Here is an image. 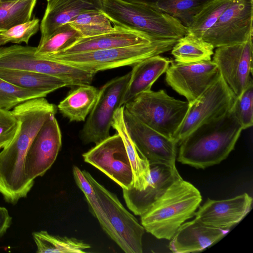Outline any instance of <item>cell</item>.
<instances>
[{
  "label": "cell",
  "mask_w": 253,
  "mask_h": 253,
  "mask_svg": "<svg viewBox=\"0 0 253 253\" xmlns=\"http://www.w3.org/2000/svg\"><path fill=\"white\" fill-rule=\"evenodd\" d=\"M57 107L44 97L32 99L11 111L18 120V130L0 151V194L8 203L16 204L27 197L34 181L27 176L24 161L28 149L44 124L57 112Z\"/></svg>",
  "instance_id": "6da1fadb"
},
{
  "label": "cell",
  "mask_w": 253,
  "mask_h": 253,
  "mask_svg": "<svg viewBox=\"0 0 253 253\" xmlns=\"http://www.w3.org/2000/svg\"><path fill=\"white\" fill-rule=\"evenodd\" d=\"M242 130L232 109L201 125L181 141L177 160L197 169L218 164L234 149Z\"/></svg>",
  "instance_id": "7a4b0ae2"
},
{
  "label": "cell",
  "mask_w": 253,
  "mask_h": 253,
  "mask_svg": "<svg viewBox=\"0 0 253 253\" xmlns=\"http://www.w3.org/2000/svg\"><path fill=\"white\" fill-rule=\"evenodd\" d=\"M202 198L182 178L174 181L141 216L145 230L159 239L170 240L180 226L195 215Z\"/></svg>",
  "instance_id": "3957f363"
},
{
  "label": "cell",
  "mask_w": 253,
  "mask_h": 253,
  "mask_svg": "<svg viewBox=\"0 0 253 253\" xmlns=\"http://www.w3.org/2000/svg\"><path fill=\"white\" fill-rule=\"evenodd\" d=\"M102 11L118 26L155 39L178 40L189 33L175 18L145 4L122 0H101Z\"/></svg>",
  "instance_id": "277c9868"
},
{
  "label": "cell",
  "mask_w": 253,
  "mask_h": 253,
  "mask_svg": "<svg viewBox=\"0 0 253 253\" xmlns=\"http://www.w3.org/2000/svg\"><path fill=\"white\" fill-rule=\"evenodd\" d=\"M177 40L159 39L146 43L46 58L96 73L100 71L133 66L147 58L169 51Z\"/></svg>",
  "instance_id": "5b68a950"
},
{
  "label": "cell",
  "mask_w": 253,
  "mask_h": 253,
  "mask_svg": "<svg viewBox=\"0 0 253 253\" xmlns=\"http://www.w3.org/2000/svg\"><path fill=\"white\" fill-rule=\"evenodd\" d=\"M93 187L104 214L101 225L108 236L126 253H142L145 229L124 207L117 195L99 183L89 172L82 170Z\"/></svg>",
  "instance_id": "8992f818"
},
{
  "label": "cell",
  "mask_w": 253,
  "mask_h": 253,
  "mask_svg": "<svg viewBox=\"0 0 253 253\" xmlns=\"http://www.w3.org/2000/svg\"><path fill=\"white\" fill-rule=\"evenodd\" d=\"M188 107V101L175 99L163 89L143 92L124 105L143 123L173 139Z\"/></svg>",
  "instance_id": "52a82bcc"
},
{
  "label": "cell",
  "mask_w": 253,
  "mask_h": 253,
  "mask_svg": "<svg viewBox=\"0 0 253 253\" xmlns=\"http://www.w3.org/2000/svg\"><path fill=\"white\" fill-rule=\"evenodd\" d=\"M36 47L18 44L0 46V68L20 69L51 76L70 87L90 84L95 73L37 55Z\"/></svg>",
  "instance_id": "ba28073f"
},
{
  "label": "cell",
  "mask_w": 253,
  "mask_h": 253,
  "mask_svg": "<svg viewBox=\"0 0 253 253\" xmlns=\"http://www.w3.org/2000/svg\"><path fill=\"white\" fill-rule=\"evenodd\" d=\"M236 98L220 75L199 97L189 104L173 139L179 144L201 125L223 116L232 109Z\"/></svg>",
  "instance_id": "9c48e42d"
},
{
  "label": "cell",
  "mask_w": 253,
  "mask_h": 253,
  "mask_svg": "<svg viewBox=\"0 0 253 253\" xmlns=\"http://www.w3.org/2000/svg\"><path fill=\"white\" fill-rule=\"evenodd\" d=\"M131 73L116 77L99 89L96 103L80 132L83 143L96 144L110 136L113 115L120 106L122 96Z\"/></svg>",
  "instance_id": "30bf717a"
},
{
  "label": "cell",
  "mask_w": 253,
  "mask_h": 253,
  "mask_svg": "<svg viewBox=\"0 0 253 253\" xmlns=\"http://www.w3.org/2000/svg\"><path fill=\"white\" fill-rule=\"evenodd\" d=\"M253 0H232L202 39L214 48L246 42L253 36Z\"/></svg>",
  "instance_id": "8fae6325"
},
{
  "label": "cell",
  "mask_w": 253,
  "mask_h": 253,
  "mask_svg": "<svg viewBox=\"0 0 253 253\" xmlns=\"http://www.w3.org/2000/svg\"><path fill=\"white\" fill-rule=\"evenodd\" d=\"M85 162L103 172L123 189L133 186L130 161L121 137L109 136L82 155Z\"/></svg>",
  "instance_id": "7c38bea8"
},
{
  "label": "cell",
  "mask_w": 253,
  "mask_h": 253,
  "mask_svg": "<svg viewBox=\"0 0 253 253\" xmlns=\"http://www.w3.org/2000/svg\"><path fill=\"white\" fill-rule=\"evenodd\" d=\"M253 37L243 43L217 47L213 53L212 61L236 97L253 81Z\"/></svg>",
  "instance_id": "4fadbf2b"
},
{
  "label": "cell",
  "mask_w": 253,
  "mask_h": 253,
  "mask_svg": "<svg viewBox=\"0 0 253 253\" xmlns=\"http://www.w3.org/2000/svg\"><path fill=\"white\" fill-rule=\"evenodd\" d=\"M217 65L212 61L195 63H171L166 71L167 83L189 104L199 97L220 77Z\"/></svg>",
  "instance_id": "5bb4252c"
},
{
  "label": "cell",
  "mask_w": 253,
  "mask_h": 253,
  "mask_svg": "<svg viewBox=\"0 0 253 253\" xmlns=\"http://www.w3.org/2000/svg\"><path fill=\"white\" fill-rule=\"evenodd\" d=\"M124 119L128 133L150 164L176 168L178 143L147 126L124 108Z\"/></svg>",
  "instance_id": "9a60e30c"
},
{
  "label": "cell",
  "mask_w": 253,
  "mask_h": 253,
  "mask_svg": "<svg viewBox=\"0 0 253 253\" xmlns=\"http://www.w3.org/2000/svg\"><path fill=\"white\" fill-rule=\"evenodd\" d=\"M62 145V135L55 115L41 127L26 155L24 170L31 181L44 174L56 159Z\"/></svg>",
  "instance_id": "2e32d148"
},
{
  "label": "cell",
  "mask_w": 253,
  "mask_h": 253,
  "mask_svg": "<svg viewBox=\"0 0 253 253\" xmlns=\"http://www.w3.org/2000/svg\"><path fill=\"white\" fill-rule=\"evenodd\" d=\"M253 198L247 193L222 200L208 199L195 212V219L208 226L228 229L250 211Z\"/></svg>",
  "instance_id": "e0dca14e"
},
{
  "label": "cell",
  "mask_w": 253,
  "mask_h": 253,
  "mask_svg": "<svg viewBox=\"0 0 253 253\" xmlns=\"http://www.w3.org/2000/svg\"><path fill=\"white\" fill-rule=\"evenodd\" d=\"M150 167L148 183L144 190L123 189L127 208L136 215L143 214L174 181L182 178L176 168L158 164H150Z\"/></svg>",
  "instance_id": "ac0fdd59"
},
{
  "label": "cell",
  "mask_w": 253,
  "mask_h": 253,
  "mask_svg": "<svg viewBox=\"0 0 253 253\" xmlns=\"http://www.w3.org/2000/svg\"><path fill=\"white\" fill-rule=\"evenodd\" d=\"M229 232L204 224L196 219L184 222L170 239L169 249L174 253L200 252L213 245Z\"/></svg>",
  "instance_id": "d6986e66"
},
{
  "label": "cell",
  "mask_w": 253,
  "mask_h": 253,
  "mask_svg": "<svg viewBox=\"0 0 253 253\" xmlns=\"http://www.w3.org/2000/svg\"><path fill=\"white\" fill-rule=\"evenodd\" d=\"M157 39H159L154 38L142 32L117 26L111 32L81 38L71 46L49 57L146 43Z\"/></svg>",
  "instance_id": "ffe728a7"
},
{
  "label": "cell",
  "mask_w": 253,
  "mask_h": 253,
  "mask_svg": "<svg viewBox=\"0 0 253 253\" xmlns=\"http://www.w3.org/2000/svg\"><path fill=\"white\" fill-rule=\"evenodd\" d=\"M102 11L101 0H52L47 3L40 24L39 43L47 40L59 27L87 11Z\"/></svg>",
  "instance_id": "44dd1931"
},
{
  "label": "cell",
  "mask_w": 253,
  "mask_h": 253,
  "mask_svg": "<svg viewBox=\"0 0 253 253\" xmlns=\"http://www.w3.org/2000/svg\"><path fill=\"white\" fill-rule=\"evenodd\" d=\"M171 61L160 55L147 58L132 66L129 80L122 96L120 106L139 94L151 90L153 84L165 73Z\"/></svg>",
  "instance_id": "7402d4cb"
},
{
  "label": "cell",
  "mask_w": 253,
  "mask_h": 253,
  "mask_svg": "<svg viewBox=\"0 0 253 253\" xmlns=\"http://www.w3.org/2000/svg\"><path fill=\"white\" fill-rule=\"evenodd\" d=\"M124 111V106L116 110L111 127L121 137L125 146L133 173L132 187L141 191L146 188L148 183L150 174V163L130 137L125 123Z\"/></svg>",
  "instance_id": "603a6c76"
},
{
  "label": "cell",
  "mask_w": 253,
  "mask_h": 253,
  "mask_svg": "<svg viewBox=\"0 0 253 253\" xmlns=\"http://www.w3.org/2000/svg\"><path fill=\"white\" fill-rule=\"evenodd\" d=\"M98 92V89L90 84L75 86L57 107L70 122L84 121L96 103Z\"/></svg>",
  "instance_id": "cb8c5ba5"
},
{
  "label": "cell",
  "mask_w": 253,
  "mask_h": 253,
  "mask_svg": "<svg viewBox=\"0 0 253 253\" xmlns=\"http://www.w3.org/2000/svg\"><path fill=\"white\" fill-rule=\"evenodd\" d=\"M0 78L17 86L42 90L48 94L65 86H70L59 78L30 71L0 68Z\"/></svg>",
  "instance_id": "d4e9b609"
},
{
  "label": "cell",
  "mask_w": 253,
  "mask_h": 253,
  "mask_svg": "<svg viewBox=\"0 0 253 253\" xmlns=\"http://www.w3.org/2000/svg\"><path fill=\"white\" fill-rule=\"evenodd\" d=\"M214 48L211 43L189 32L178 39L171 50L175 62L190 63L211 60Z\"/></svg>",
  "instance_id": "484cf974"
},
{
  "label": "cell",
  "mask_w": 253,
  "mask_h": 253,
  "mask_svg": "<svg viewBox=\"0 0 253 253\" xmlns=\"http://www.w3.org/2000/svg\"><path fill=\"white\" fill-rule=\"evenodd\" d=\"M39 253H84L91 246L74 237L52 235L46 231L32 233Z\"/></svg>",
  "instance_id": "4316f807"
},
{
  "label": "cell",
  "mask_w": 253,
  "mask_h": 253,
  "mask_svg": "<svg viewBox=\"0 0 253 253\" xmlns=\"http://www.w3.org/2000/svg\"><path fill=\"white\" fill-rule=\"evenodd\" d=\"M232 0H209L193 17L187 27L189 33L202 38L216 23Z\"/></svg>",
  "instance_id": "83f0119b"
},
{
  "label": "cell",
  "mask_w": 253,
  "mask_h": 253,
  "mask_svg": "<svg viewBox=\"0 0 253 253\" xmlns=\"http://www.w3.org/2000/svg\"><path fill=\"white\" fill-rule=\"evenodd\" d=\"M69 23L79 31L83 37L99 35L113 31L117 27L104 12L98 10L82 13Z\"/></svg>",
  "instance_id": "f1b7e54d"
},
{
  "label": "cell",
  "mask_w": 253,
  "mask_h": 253,
  "mask_svg": "<svg viewBox=\"0 0 253 253\" xmlns=\"http://www.w3.org/2000/svg\"><path fill=\"white\" fill-rule=\"evenodd\" d=\"M83 38L76 28L69 23L59 27L47 40L36 47L37 55L49 57L68 48Z\"/></svg>",
  "instance_id": "f546056e"
},
{
  "label": "cell",
  "mask_w": 253,
  "mask_h": 253,
  "mask_svg": "<svg viewBox=\"0 0 253 253\" xmlns=\"http://www.w3.org/2000/svg\"><path fill=\"white\" fill-rule=\"evenodd\" d=\"M37 1H0V32L31 20Z\"/></svg>",
  "instance_id": "4dcf8cb0"
},
{
  "label": "cell",
  "mask_w": 253,
  "mask_h": 253,
  "mask_svg": "<svg viewBox=\"0 0 253 253\" xmlns=\"http://www.w3.org/2000/svg\"><path fill=\"white\" fill-rule=\"evenodd\" d=\"M209 0H155L147 5L175 18L187 28L194 16Z\"/></svg>",
  "instance_id": "1f68e13d"
},
{
  "label": "cell",
  "mask_w": 253,
  "mask_h": 253,
  "mask_svg": "<svg viewBox=\"0 0 253 253\" xmlns=\"http://www.w3.org/2000/svg\"><path fill=\"white\" fill-rule=\"evenodd\" d=\"M46 92L21 87L0 78V108L7 110L27 100L45 97Z\"/></svg>",
  "instance_id": "d6a6232c"
},
{
  "label": "cell",
  "mask_w": 253,
  "mask_h": 253,
  "mask_svg": "<svg viewBox=\"0 0 253 253\" xmlns=\"http://www.w3.org/2000/svg\"><path fill=\"white\" fill-rule=\"evenodd\" d=\"M40 27V20L34 17L27 22L0 32V46L9 42L28 44L30 39L38 32Z\"/></svg>",
  "instance_id": "836d02e7"
},
{
  "label": "cell",
  "mask_w": 253,
  "mask_h": 253,
  "mask_svg": "<svg viewBox=\"0 0 253 253\" xmlns=\"http://www.w3.org/2000/svg\"><path fill=\"white\" fill-rule=\"evenodd\" d=\"M232 111L243 130L253 125V83L251 82L236 98Z\"/></svg>",
  "instance_id": "e575fe53"
},
{
  "label": "cell",
  "mask_w": 253,
  "mask_h": 253,
  "mask_svg": "<svg viewBox=\"0 0 253 253\" xmlns=\"http://www.w3.org/2000/svg\"><path fill=\"white\" fill-rule=\"evenodd\" d=\"M19 122L12 111L0 108V150L12 141L19 128Z\"/></svg>",
  "instance_id": "d590c367"
},
{
  "label": "cell",
  "mask_w": 253,
  "mask_h": 253,
  "mask_svg": "<svg viewBox=\"0 0 253 253\" xmlns=\"http://www.w3.org/2000/svg\"><path fill=\"white\" fill-rule=\"evenodd\" d=\"M73 173L75 181L84 194L89 208H96L100 207L94 189L83 171L77 166L73 167Z\"/></svg>",
  "instance_id": "8d00e7d4"
},
{
  "label": "cell",
  "mask_w": 253,
  "mask_h": 253,
  "mask_svg": "<svg viewBox=\"0 0 253 253\" xmlns=\"http://www.w3.org/2000/svg\"><path fill=\"white\" fill-rule=\"evenodd\" d=\"M12 222L8 210L0 206V238L5 233Z\"/></svg>",
  "instance_id": "74e56055"
},
{
  "label": "cell",
  "mask_w": 253,
  "mask_h": 253,
  "mask_svg": "<svg viewBox=\"0 0 253 253\" xmlns=\"http://www.w3.org/2000/svg\"><path fill=\"white\" fill-rule=\"evenodd\" d=\"M128 2L149 4L155 0H122Z\"/></svg>",
  "instance_id": "f35d334b"
},
{
  "label": "cell",
  "mask_w": 253,
  "mask_h": 253,
  "mask_svg": "<svg viewBox=\"0 0 253 253\" xmlns=\"http://www.w3.org/2000/svg\"><path fill=\"white\" fill-rule=\"evenodd\" d=\"M22 0H0L1 1H19Z\"/></svg>",
  "instance_id": "ab89813d"
},
{
  "label": "cell",
  "mask_w": 253,
  "mask_h": 253,
  "mask_svg": "<svg viewBox=\"0 0 253 253\" xmlns=\"http://www.w3.org/2000/svg\"><path fill=\"white\" fill-rule=\"evenodd\" d=\"M51 0H46L47 3L50 2Z\"/></svg>",
  "instance_id": "60d3db41"
}]
</instances>
